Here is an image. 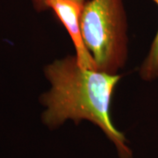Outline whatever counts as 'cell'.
<instances>
[{"label":"cell","instance_id":"5","mask_svg":"<svg viewBox=\"0 0 158 158\" xmlns=\"http://www.w3.org/2000/svg\"><path fill=\"white\" fill-rule=\"evenodd\" d=\"M31 1H32V3H33V5H34V9H35L36 11H46L45 4L47 0H31ZM76 1H77L80 4H82V5H85V2H87L88 0H76Z\"/></svg>","mask_w":158,"mask_h":158},{"label":"cell","instance_id":"2","mask_svg":"<svg viewBox=\"0 0 158 158\" xmlns=\"http://www.w3.org/2000/svg\"><path fill=\"white\" fill-rule=\"evenodd\" d=\"M81 29L97 69L117 74L127 58V22L122 0H88Z\"/></svg>","mask_w":158,"mask_h":158},{"label":"cell","instance_id":"1","mask_svg":"<svg viewBox=\"0 0 158 158\" xmlns=\"http://www.w3.org/2000/svg\"><path fill=\"white\" fill-rule=\"evenodd\" d=\"M44 71L51 85L40 99L46 107L44 124L55 128L68 119L77 124L88 120L111 140L119 157L133 158L126 137L110 118V104L120 75L83 68L76 56L56 60Z\"/></svg>","mask_w":158,"mask_h":158},{"label":"cell","instance_id":"4","mask_svg":"<svg viewBox=\"0 0 158 158\" xmlns=\"http://www.w3.org/2000/svg\"><path fill=\"white\" fill-rule=\"evenodd\" d=\"M153 1L158 6V0ZM140 74L141 78L147 81L158 77V30L150 47L148 55L141 65Z\"/></svg>","mask_w":158,"mask_h":158},{"label":"cell","instance_id":"3","mask_svg":"<svg viewBox=\"0 0 158 158\" xmlns=\"http://www.w3.org/2000/svg\"><path fill=\"white\" fill-rule=\"evenodd\" d=\"M45 6L46 10H52L67 30L72 40L76 49V57L80 66L97 69L96 63L85 46L82 34L81 14L84 5L76 0H47Z\"/></svg>","mask_w":158,"mask_h":158}]
</instances>
